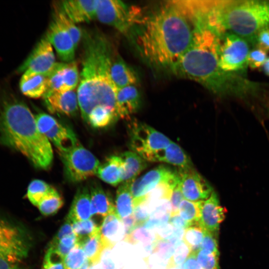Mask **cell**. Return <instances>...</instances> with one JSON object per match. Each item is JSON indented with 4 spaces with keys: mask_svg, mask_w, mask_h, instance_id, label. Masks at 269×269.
I'll use <instances>...</instances> for the list:
<instances>
[{
    "mask_svg": "<svg viewBox=\"0 0 269 269\" xmlns=\"http://www.w3.org/2000/svg\"><path fill=\"white\" fill-rule=\"evenodd\" d=\"M123 167V161L120 156H111L100 164L96 175L104 182L116 186L122 182Z\"/></svg>",
    "mask_w": 269,
    "mask_h": 269,
    "instance_id": "obj_26",
    "label": "cell"
},
{
    "mask_svg": "<svg viewBox=\"0 0 269 269\" xmlns=\"http://www.w3.org/2000/svg\"><path fill=\"white\" fill-rule=\"evenodd\" d=\"M35 119L38 129L43 134L57 121L53 117L44 113H38Z\"/></svg>",
    "mask_w": 269,
    "mask_h": 269,
    "instance_id": "obj_46",
    "label": "cell"
},
{
    "mask_svg": "<svg viewBox=\"0 0 269 269\" xmlns=\"http://www.w3.org/2000/svg\"><path fill=\"white\" fill-rule=\"evenodd\" d=\"M45 36L63 62L74 61L76 49L74 42L68 32L54 19L49 26Z\"/></svg>",
    "mask_w": 269,
    "mask_h": 269,
    "instance_id": "obj_15",
    "label": "cell"
},
{
    "mask_svg": "<svg viewBox=\"0 0 269 269\" xmlns=\"http://www.w3.org/2000/svg\"><path fill=\"white\" fill-rule=\"evenodd\" d=\"M267 52L258 48L250 52L248 65L252 69H257L262 66L267 59Z\"/></svg>",
    "mask_w": 269,
    "mask_h": 269,
    "instance_id": "obj_45",
    "label": "cell"
},
{
    "mask_svg": "<svg viewBox=\"0 0 269 269\" xmlns=\"http://www.w3.org/2000/svg\"><path fill=\"white\" fill-rule=\"evenodd\" d=\"M133 181L123 182L117 191L115 208L117 214L121 219L133 214L134 204L131 191Z\"/></svg>",
    "mask_w": 269,
    "mask_h": 269,
    "instance_id": "obj_29",
    "label": "cell"
},
{
    "mask_svg": "<svg viewBox=\"0 0 269 269\" xmlns=\"http://www.w3.org/2000/svg\"><path fill=\"white\" fill-rule=\"evenodd\" d=\"M90 194L92 216H101L104 218L108 215L116 212L110 196L100 185L93 183L90 188Z\"/></svg>",
    "mask_w": 269,
    "mask_h": 269,
    "instance_id": "obj_25",
    "label": "cell"
},
{
    "mask_svg": "<svg viewBox=\"0 0 269 269\" xmlns=\"http://www.w3.org/2000/svg\"><path fill=\"white\" fill-rule=\"evenodd\" d=\"M220 37L209 28L195 26L189 46L171 73L195 81L218 95L234 93L237 78L223 71L219 64Z\"/></svg>",
    "mask_w": 269,
    "mask_h": 269,
    "instance_id": "obj_5",
    "label": "cell"
},
{
    "mask_svg": "<svg viewBox=\"0 0 269 269\" xmlns=\"http://www.w3.org/2000/svg\"><path fill=\"white\" fill-rule=\"evenodd\" d=\"M98 0H62L59 5L75 23L89 22L96 18Z\"/></svg>",
    "mask_w": 269,
    "mask_h": 269,
    "instance_id": "obj_18",
    "label": "cell"
},
{
    "mask_svg": "<svg viewBox=\"0 0 269 269\" xmlns=\"http://www.w3.org/2000/svg\"><path fill=\"white\" fill-rule=\"evenodd\" d=\"M74 234L72 223L66 219V222L61 227L50 243H57L62 238Z\"/></svg>",
    "mask_w": 269,
    "mask_h": 269,
    "instance_id": "obj_50",
    "label": "cell"
},
{
    "mask_svg": "<svg viewBox=\"0 0 269 269\" xmlns=\"http://www.w3.org/2000/svg\"><path fill=\"white\" fill-rule=\"evenodd\" d=\"M124 240L132 244L141 242L145 249L150 251L152 250V245L154 239H153L148 230L142 226L134 229L132 232L126 236Z\"/></svg>",
    "mask_w": 269,
    "mask_h": 269,
    "instance_id": "obj_38",
    "label": "cell"
},
{
    "mask_svg": "<svg viewBox=\"0 0 269 269\" xmlns=\"http://www.w3.org/2000/svg\"><path fill=\"white\" fill-rule=\"evenodd\" d=\"M182 269H202L196 258V252H190L184 262Z\"/></svg>",
    "mask_w": 269,
    "mask_h": 269,
    "instance_id": "obj_52",
    "label": "cell"
},
{
    "mask_svg": "<svg viewBox=\"0 0 269 269\" xmlns=\"http://www.w3.org/2000/svg\"><path fill=\"white\" fill-rule=\"evenodd\" d=\"M43 98L46 108L53 114L73 116L79 108L77 94L74 90L47 93Z\"/></svg>",
    "mask_w": 269,
    "mask_h": 269,
    "instance_id": "obj_17",
    "label": "cell"
},
{
    "mask_svg": "<svg viewBox=\"0 0 269 269\" xmlns=\"http://www.w3.org/2000/svg\"><path fill=\"white\" fill-rule=\"evenodd\" d=\"M87 260L82 246L76 243L64 258V269H79Z\"/></svg>",
    "mask_w": 269,
    "mask_h": 269,
    "instance_id": "obj_39",
    "label": "cell"
},
{
    "mask_svg": "<svg viewBox=\"0 0 269 269\" xmlns=\"http://www.w3.org/2000/svg\"><path fill=\"white\" fill-rule=\"evenodd\" d=\"M257 48L266 52L269 51V28L261 30L257 35L255 41Z\"/></svg>",
    "mask_w": 269,
    "mask_h": 269,
    "instance_id": "obj_49",
    "label": "cell"
},
{
    "mask_svg": "<svg viewBox=\"0 0 269 269\" xmlns=\"http://www.w3.org/2000/svg\"><path fill=\"white\" fill-rule=\"evenodd\" d=\"M100 234L105 250L112 249L117 242L124 239V226L116 212L103 218L100 225Z\"/></svg>",
    "mask_w": 269,
    "mask_h": 269,
    "instance_id": "obj_20",
    "label": "cell"
},
{
    "mask_svg": "<svg viewBox=\"0 0 269 269\" xmlns=\"http://www.w3.org/2000/svg\"><path fill=\"white\" fill-rule=\"evenodd\" d=\"M184 197L181 189L180 179L173 190L170 199L171 207V213H177L178 211L180 203L183 200Z\"/></svg>",
    "mask_w": 269,
    "mask_h": 269,
    "instance_id": "obj_48",
    "label": "cell"
},
{
    "mask_svg": "<svg viewBox=\"0 0 269 269\" xmlns=\"http://www.w3.org/2000/svg\"><path fill=\"white\" fill-rule=\"evenodd\" d=\"M59 153L67 151L79 143L73 131L57 121L44 134Z\"/></svg>",
    "mask_w": 269,
    "mask_h": 269,
    "instance_id": "obj_21",
    "label": "cell"
},
{
    "mask_svg": "<svg viewBox=\"0 0 269 269\" xmlns=\"http://www.w3.org/2000/svg\"><path fill=\"white\" fill-rule=\"evenodd\" d=\"M0 143L20 152L36 168L47 169L52 146L38 129L35 116L10 89L0 85Z\"/></svg>",
    "mask_w": 269,
    "mask_h": 269,
    "instance_id": "obj_3",
    "label": "cell"
},
{
    "mask_svg": "<svg viewBox=\"0 0 269 269\" xmlns=\"http://www.w3.org/2000/svg\"><path fill=\"white\" fill-rule=\"evenodd\" d=\"M120 156L123 161V182L134 180L135 177L147 166L146 160L134 151L125 152Z\"/></svg>",
    "mask_w": 269,
    "mask_h": 269,
    "instance_id": "obj_28",
    "label": "cell"
},
{
    "mask_svg": "<svg viewBox=\"0 0 269 269\" xmlns=\"http://www.w3.org/2000/svg\"><path fill=\"white\" fill-rule=\"evenodd\" d=\"M170 224L175 229L185 230L188 225L180 217L178 212L171 213L168 220Z\"/></svg>",
    "mask_w": 269,
    "mask_h": 269,
    "instance_id": "obj_51",
    "label": "cell"
},
{
    "mask_svg": "<svg viewBox=\"0 0 269 269\" xmlns=\"http://www.w3.org/2000/svg\"><path fill=\"white\" fill-rule=\"evenodd\" d=\"M219 255L201 249L196 252V258L202 269H219Z\"/></svg>",
    "mask_w": 269,
    "mask_h": 269,
    "instance_id": "obj_43",
    "label": "cell"
},
{
    "mask_svg": "<svg viewBox=\"0 0 269 269\" xmlns=\"http://www.w3.org/2000/svg\"><path fill=\"white\" fill-rule=\"evenodd\" d=\"M79 244L82 246L91 265L94 266L98 264L102 254L105 250L101 238L100 230Z\"/></svg>",
    "mask_w": 269,
    "mask_h": 269,
    "instance_id": "obj_30",
    "label": "cell"
},
{
    "mask_svg": "<svg viewBox=\"0 0 269 269\" xmlns=\"http://www.w3.org/2000/svg\"><path fill=\"white\" fill-rule=\"evenodd\" d=\"M204 233L205 230L199 224L189 226L185 230L182 241L190 252H197L200 249Z\"/></svg>",
    "mask_w": 269,
    "mask_h": 269,
    "instance_id": "obj_35",
    "label": "cell"
},
{
    "mask_svg": "<svg viewBox=\"0 0 269 269\" xmlns=\"http://www.w3.org/2000/svg\"><path fill=\"white\" fill-rule=\"evenodd\" d=\"M53 17L69 34L76 49L82 37L81 30L66 15L59 6L55 7Z\"/></svg>",
    "mask_w": 269,
    "mask_h": 269,
    "instance_id": "obj_32",
    "label": "cell"
},
{
    "mask_svg": "<svg viewBox=\"0 0 269 269\" xmlns=\"http://www.w3.org/2000/svg\"><path fill=\"white\" fill-rule=\"evenodd\" d=\"M140 103V94L135 85L118 89L116 100L117 118L124 119L131 116L137 111Z\"/></svg>",
    "mask_w": 269,
    "mask_h": 269,
    "instance_id": "obj_19",
    "label": "cell"
},
{
    "mask_svg": "<svg viewBox=\"0 0 269 269\" xmlns=\"http://www.w3.org/2000/svg\"><path fill=\"white\" fill-rule=\"evenodd\" d=\"M247 42L232 33L220 36L219 64L224 72L233 73L246 69L249 55Z\"/></svg>",
    "mask_w": 269,
    "mask_h": 269,
    "instance_id": "obj_8",
    "label": "cell"
},
{
    "mask_svg": "<svg viewBox=\"0 0 269 269\" xmlns=\"http://www.w3.org/2000/svg\"><path fill=\"white\" fill-rule=\"evenodd\" d=\"M186 7L196 25L219 37L226 33L255 41L269 28V1L264 0H187Z\"/></svg>",
    "mask_w": 269,
    "mask_h": 269,
    "instance_id": "obj_2",
    "label": "cell"
},
{
    "mask_svg": "<svg viewBox=\"0 0 269 269\" xmlns=\"http://www.w3.org/2000/svg\"><path fill=\"white\" fill-rule=\"evenodd\" d=\"M175 172L168 167L159 165L133 180L131 183V191L134 204L139 201L159 183L167 179Z\"/></svg>",
    "mask_w": 269,
    "mask_h": 269,
    "instance_id": "obj_14",
    "label": "cell"
},
{
    "mask_svg": "<svg viewBox=\"0 0 269 269\" xmlns=\"http://www.w3.org/2000/svg\"><path fill=\"white\" fill-rule=\"evenodd\" d=\"M29 247L24 232L0 217V258L17 264L26 257Z\"/></svg>",
    "mask_w": 269,
    "mask_h": 269,
    "instance_id": "obj_10",
    "label": "cell"
},
{
    "mask_svg": "<svg viewBox=\"0 0 269 269\" xmlns=\"http://www.w3.org/2000/svg\"><path fill=\"white\" fill-rule=\"evenodd\" d=\"M195 26L177 0L140 8L129 36L153 71L169 72L190 44Z\"/></svg>",
    "mask_w": 269,
    "mask_h": 269,
    "instance_id": "obj_1",
    "label": "cell"
},
{
    "mask_svg": "<svg viewBox=\"0 0 269 269\" xmlns=\"http://www.w3.org/2000/svg\"><path fill=\"white\" fill-rule=\"evenodd\" d=\"M118 119L115 111L105 106L95 107L90 113L87 122L97 128L108 126Z\"/></svg>",
    "mask_w": 269,
    "mask_h": 269,
    "instance_id": "obj_31",
    "label": "cell"
},
{
    "mask_svg": "<svg viewBox=\"0 0 269 269\" xmlns=\"http://www.w3.org/2000/svg\"><path fill=\"white\" fill-rule=\"evenodd\" d=\"M175 245L169 240L154 236L152 245V251L164 259L170 258L175 248Z\"/></svg>",
    "mask_w": 269,
    "mask_h": 269,
    "instance_id": "obj_41",
    "label": "cell"
},
{
    "mask_svg": "<svg viewBox=\"0 0 269 269\" xmlns=\"http://www.w3.org/2000/svg\"><path fill=\"white\" fill-rule=\"evenodd\" d=\"M64 260L58 251L48 247L44 258L42 269H64Z\"/></svg>",
    "mask_w": 269,
    "mask_h": 269,
    "instance_id": "obj_42",
    "label": "cell"
},
{
    "mask_svg": "<svg viewBox=\"0 0 269 269\" xmlns=\"http://www.w3.org/2000/svg\"><path fill=\"white\" fill-rule=\"evenodd\" d=\"M77 238L75 234L62 238L57 243H50L49 248L58 251L65 258L77 243Z\"/></svg>",
    "mask_w": 269,
    "mask_h": 269,
    "instance_id": "obj_44",
    "label": "cell"
},
{
    "mask_svg": "<svg viewBox=\"0 0 269 269\" xmlns=\"http://www.w3.org/2000/svg\"><path fill=\"white\" fill-rule=\"evenodd\" d=\"M139 8L121 0H98L96 18L129 36Z\"/></svg>",
    "mask_w": 269,
    "mask_h": 269,
    "instance_id": "obj_7",
    "label": "cell"
},
{
    "mask_svg": "<svg viewBox=\"0 0 269 269\" xmlns=\"http://www.w3.org/2000/svg\"><path fill=\"white\" fill-rule=\"evenodd\" d=\"M263 67L265 73L269 76V57L267 58Z\"/></svg>",
    "mask_w": 269,
    "mask_h": 269,
    "instance_id": "obj_54",
    "label": "cell"
},
{
    "mask_svg": "<svg viewBox=\"0 0 269 269\" xmlns=\"http://www.w3.org/2000/svg\"><path fill=\"white\" fill-rule=\"evenodd\" d=\"M47 88V75L27 71L23 73L19 82V88L23 95L32 98H39L44 96Z\"/></svg>",
    "mask_w": 269,
    "mask_h": 269,
    "instance_id": "obj_24",
    "label": "cell"
},
{
    "mask_svg": "<svg viewBox=\"0 0 269 269\" xmlns=\"http://www.w3.org/2000/svg\"><path fill=\"white\" fill-rule=\"evenodd\" d=\"M225 210L220 205L216 193L200 203V217L198 224L205 231L217 235L220 223L225 218Z\"/></svg>",
    "mask_w": 269,
    "mask_h": 269,
    "instance_id": "obj_16",
    "label": "cell"
},
{
    "mask_svg": "<svg viewBox=\"0 0 269 269\" xmlns=\"http://www.w3.org/2000/svg\"><path fill=\"white\" fill-rule=\"evenodd\" d=\"M0 269H22L17 264L9 262L0 258Z\"/></svg>",
    "mask_w": 269,
    "mask_h": 269,
    "instance_id": "obj_53",
    "label": "cell"
},
{
    "mask_svg": "<svg viewBox=\"0 0 269 269\" xmlns=\"http://www.w3.org/2000/svg\"><path fill=\"white\" fill-rule=\"evenodd\" d=\"M130 139V146L133 151L145 160L152 162L156 154L172 141L148 125L139 122L133 123Z\"/></svg>",
    "mask_w": 269,
    "mask_h": 269,
    "instance_id": "obj_9",
    "label": "cell"
},
{
    "mask_svg": "<svg viewBox=\"0 0 269 269\" xmlns=\"http://www.w3.org/2000/svg\"><path fill=\"white\" fill-rule=\"evenodd\" d=\"M89 269H103V267L98 264L94 266H91Z\"/></svg>",
    "mask_w": 269,
    "mask_h": 269,
    "instance_id": "obj_55",
    "label": "cell"
},
{
    "mask_svg": "<svg viewBox=\"0 0 269 269\" xmlns=\"http://www.w3.org/2000/svg\"><path fill=\"white\" fill-rule=\"evenodd\" d=\"M47 76L48 88L45 93L74 90L80 79L78 67L74 61L56 62Z\"/></svg>",
    "mask_w": 269,
    "mask_h": 269,
    "instance_id": "obj_12",
    "label": "cell"
},
{
    "mask_svg": "<svg viewBox=\"0 0 269 269\" xmlns=\"http://www.w3.org/2000/svg\"><path fill=\"white\" fill-rule=\"evenodd\" d=\"M56 63L52 46L45 36L38 42L28 57L19 67L17 72L27 71L47 75Z\"/></svg>",
    "mask_w": 269,
    "mask_h": 269,
    "instance_id": "obj_11",
    "label": "cell"
},
{
    "mask_svg": "<svg viewBox=\"0 0 269 269\" xmlns=\"http://www.w3.org/2000/svg\"><path fill=\"white\" fill-rule=\"evenodd\" d=\"M56 190L45 181L35 179L29 183L27 191V197L29 201L37 206L39 202L47 195Z\"/></svg>",
    "mask_w": 269,
    "mask_h": 269,
    "instance_id": "obj_33",
    "label": "cell"
},
{
    "mask_svg": "<svg viewBox=\"0 0 269 269\" xmlns=\"http://www.w3.org/2000/svg\"><path fill=\"white\" fill-rule=\"evenodd\" d=\"M112 80L118 89L131 85H135L137 76L131 68L118 54H115L111 66Z\"/></svg>",
    "mask_w": 269,
    "mask_h": 269,
    "instance_id": "obj_22",
    "label": "cell"
},
{
    "mask_svg": "<svg viewBox=\"0 0 269 269\" xmlns=\"http://www.w3.org/2000/svg\"><path fill=\"white\" fill-rule=\"evenodd\" d=\"M190 253V250L183 241H179L175 246L173 253L167 263L166 269H170L180 267Z\"/></svg>",
    "mask_w": 269,
    "mask_h": 269,
    "instance_id": "obj_40",
    "label": "cell"
},
{
    "mask_svg": "<svg viewBox=\"0 0 269 269\" xmlns=\"http://www.w3.org/2000/svg\"><path fill=\"white\" fill-rule=\"evenodd\" d=\"M200 203L201 201H191L185 199L180 203L178 212L188 227L198 224L200 217Z\"/></svg>",
    "mask_w": 269,
    "mask_h": 269,
    "instance_id": "obj_34",
    "label": "cell"
},
{
    "mask_svg": "<svg viewBox=\"0 0 269 269\" xmlns=\"http://www.w3.org/2000/svg\"><path fill=\"white\" fill-rule=\"evenodd\" d=\"M200 249L219 254L217 235L205 230L204 237Z\"/></svg>",
    "mask_w": 269,
    "mask_h": 269,
    "instance_id": "obj_47",
    "label": "cell"
},
{
    "mask_svg": "<svg viewBox=\"0 0 269 269\" xmlns=\"http://www.w3.org/2000/svg\"><path fill=\"white\" fill-rule=\"evenodd\" d=\"M73 231L77 238V243L81 244L86 239L100 230V226L91 218L72 223Z\"/></svg>",
    "mask_w": 269,
    "mask_h": 269,
    "instance_id": "obj_37",
    "label": "cell"
},
{
    "mask_svg": "<svg viewBox=\"0 0 269 269\" xmlns=\"http://www.w3.org/2000/svg\"><path fill=\"white\" fill-rule=\"evenodd\" d=\"M184 198L191 201L208 199L213 189L210 184L193 168L181 169L178 172Z\"/></svg>",
    "mask_w": 269,
    "mask_h": 269,
    "instance_id": "obj_13",
    "label": "cell"
},
{
    "mask_svg": "<svg viewBox=\"0 0 269 269\" xmlns=\"http://www.w3.org/2000/svg\"><path fill=\"white\" fill-rule=\"evenodd\" d=\"M91 217L90 191L87 187H81L74 196L66 219L73 223L87 220Z\"/></svg>",
    "mask_w": 269,
    "mask_h": 269,
    "instance_id": "obj_23",
    "label": "cell"
},
{
    "mask_svg": "<svg viewBox=\"0 0 269 269\" xmlns=\"http://www.w3.org/2000/svg\"><path fill=\"white\" fill-rule=\"evenodd\" d=\"M63 198L56 190L45 197L37 206L40 212L45 216L53 215L62 207Z\"/></svg>",
    "mask_w": 269,
    "mask_h": 269,
    "instance_id": "obj_36",
    "label": "cell"
},
{
    "mask_svg": "<svg viewBox=\"0 0 269 269\" xmlns=\"http://www.w3.org/2000/svg\"><path fill=\"white\" fill-rule=\"evenodd\" d=\"M155 161L166 162L181 169L192 168V163L188 155L180 146L172 141L165 148L156 154L154 160V162Z\"/></svg>",
    "mask_w": 269,
    "mask_h": 269,
    "instance_id": "obj_27",
    "label": "cell"
},
{
    "mask_svg": "<svg viewBox=\"0 0 269 269\" xmlns=\"http://www.w3.org/2000/svg\"><path fill=\"white\" fill-rule=\"evenodd\" d=\"M59 154L66 177L72 183L82 181L96 175L100 164L96 156L79 143Z\"/></svg>",
    "mask_w": 269,
    "mask_h": 269,
    "instance_id": "obj_6",
    "label": "cell"
},
{
    "mask_svg": "<svg viewBox=\"0 0 269 269\" xmlns=\"http://www.w3.org/2000/svg\"><path fill=\"white\" fill-rule=\"evenodd\" d=\"M83 35L82 69L77 94L82 116L87 122L97 106H105L116 113L118 89L110 74L115 54L110 40L98 31L84 32Z\"/></svg>",
    "mask_w": 269,
    "mask_h": 269,
    "instance_id": "obj_4",
    "label": "cell"
}]
</instances>
